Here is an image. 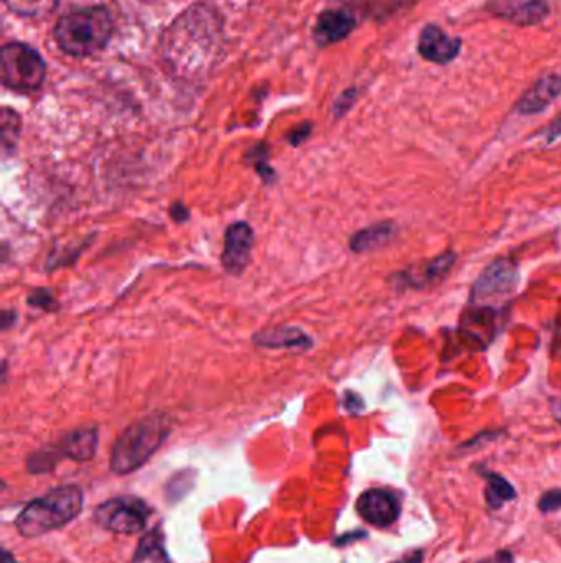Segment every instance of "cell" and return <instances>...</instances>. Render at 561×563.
<instances>
[{"label":"cell","instance_id":"1","mask_svg":"<svg viewBox=\"0 0 561 563\" xmlns=\"http://www.w3.org/2000/svg\"><path fill=\"white\" fill-rule=\"evenodd\" d=\"M84 508V493L76 484H63L28 502L15 519L20 536H44L78 518Z\"/></svg>","mask_w":561,"mask_h":563},{"label":"cell","instance_id":"2","mask_svg":"<svg viewBox=\"0 0 561 563\" xmlns=\"http://www.w3.org/2000/svg\"><path fill=\"white\" fill-rule=\"evenodd\" d=\"M172 433V419L155 412L132 423L119 435L111 449V469L115 475H131L157 453Z\"/></svg>","mask_w":561,"mask_h":563},{"label":"cell","instance_id":"3","mask_svg":"<svg viewBox=\"0 0 561 563\" xmlns=\"http://www.w3.org/2000/svg\"><path fill=\"white\" fill-rule=\"evenodd\" d=\"M113 32L114 22L107 9L86 7L63 15L54 27V38L64 54L89 56L109 44Z\"/></svg>","mask_w":561,"mask_h":563},{"label":"cell","instance_id":"4","mask_svg":"<svg viewBox=\"0 0 561 563\" xmlns=\"http://www.w3.org/2000/svg\"><path fill=\"white\" fill-rule=\"evenodd\" d=\"M520 283L516 261L509 257H499L484 269V272L474 282L471 289V305L491 307V309L506 310L510 300L514 299Z\"/></svg>","mask_w":561,"mask_h":563},{"label":"cell","instance_id":"5","mask_svg":"<svg viewBox=\"0 0 561 563\" xmlns=\"http://www.w3.org/2000/svg\"><path fill=\"white\" fill-rule=\"evenodd\" d=\"M46 66L34 48L24 44H7L0 54V78L5 88L32 93L42 88Z\"/></svg>","mask_w":561,"mask_h":563},{"label":"cell","instance_id":"6","mask_svg":"<svg viewBox=\"0 0 561 563\" xmlns=\"http://www.w3.org/2000/svg\"><path fill=\"white\" fill-rule=\"evenodd\" d=\"M152 508L139 498H114L103 502L94 510L99 528L119 536H133L145 530Z\"/></svg>","mask_w":561,"mask_h":563},{"label":"cell","instance_id":"7","mask_svg":"<svg viewBox=\"0 0 561 563\" xmlns=\"http://www.w3.org/2000/svg\"><path fill=\"white\" fill-rule=\"evenodd\" d=\"M484 9L516 27H536L550 15L548 0H487Z\"/></svg>","mask_w":561,"mask_h":563},{"label":"cell","instance_id":"8","mask_svg":"<svg viewBox=\"0 0 561 563\" xmlns=\"http://www.w3.org/2000/svg\"><path fill=\"white\" fill-rule=\"evenodd\" d=\"M255 232L246 221L232 222L224 234V249L221 264L231 275H241L251 262L254 249Z\"/></svg>","mask_w":561,"mask_h":563},{"label":"cell","instance_id":"9","mask_svg":"<svg viewBox=\"0 0 561 563\" xmlns=\"http://www.w3.org/2000/svg\"><path fill=\"white\" fill-rule=\"evenodd\" d=\"M463 48V40L449 36L443 28L427 24L418 36V54L425 62L433 64H449L455 62Z\"/></svg>","mask_w":561,"mask_h":563},{"label":"cell","instance_id":"10","mask_svg":"<svg viewBox=\"0 0 561 563\" xmlns=\"http://www.w3.org/2000/svg\"><path fill=\"white\" fill-rule=\"evenodd\" d=\"M356 510L362 519L376 528H389L400 516V504L394 494L386 489H369L359 496Z\"/></svg>","mask_w":561,"mask_h":563},{"label":"cell","instance_id":"11","mask_svg":"<svg viewBox=\"0 0 561 563\" xmlns=\"http://www.w3.org/2000/svg\"><path fill=\"white\" fill-rule=\"evenodd\" d=\"M561 96L560 73H546L527 89L516 104V113L522 115L540 114Z\"/></svg>","mask_w":561,"mask_h":563},{"label":"cell","instance_id":"12","mask_svg":"<svg viewBox=\"0 0 561 563\" xmlns=\"http://www.w3.org/2000/svg\"><path fill=\"white\" fill-rule=\"evenodd\" d=\"M457 264V254L448 251L439 254L438 257L431 259L430 262H425L418 265L415 269H408L404 272L397 273L394 277L395 283H399V287L402 289H421L427 287L435 282H441L448 273L451 272V269Z\"/></svg>","mask_w":561,"mask_h":563},{"label":"cell","instance_id":"13","mask_svg":"<svg viewBox=\"0 0 561 563\" xmlns=\"http://www.w3.org/2000/svg\"><path fill=\"white\" fill-rule=\"evenodd\" d=\"M254 344L267 350H311L313 340L299 326H272L255 333Z\"/></svg>","mask_w":561,"mask_h":563},{"label":"cell","instance_id":"14","mask_svg":"<svg viewBox=\"0 0 561 563\" xmlns=\"http://www.w3.org/2000/svg\"><path fill=\"white\" fill-rule=\"evenodd\" d=\"M356 17L346 10H325L316 20L315 40L321 46L338 44L352 34Z\"/></svg>","mask_w":561,"mask_h":563},{"label":"cell","instance_id":"15","mask_svg":"<svg viewBox=\"0 0 561 563\" xmlns=\"http://www.w3.org/2000/svg\"><path fill=\"white\" fill-rule=\"evenodd\" d=\"M99 433L97 427H81L71 430L63 437L56 445L62 451L63 458H70L73 461H91L96 457Z\"/></svg>","mask_w":561,"mask_h":563},{"label":"cell","instance_id":"16","mask_svg":"<svg viewBox=\"0 0 561 563\" xmlns=\"http://www.w3.org/2000/svg\"><path fill=\"white\" fill-rule=\"evenodd\" d=\"M397 236V226L392 221H382L369 228L360 229L349 239V247L356 254H366L370 251H378L387 246Z\"/></svg>","mask_w":561,"mask_h":563},{"label":"cell","instance_id":"17","mask_svg":"<svg viewBox=\"0 0 561 563\" xmlns=\"http://www.w3.org/2000/svg\"><path fill=\"white\" fill-rule=\"evenodd\" d=\"M132 563H172V558L165 548V536L162 528H152L142 537Z\"/></svg>","mask_w":561,"mask_h":563},{"label":"cell","instance_id":"18","mask_svg":"<svg viewBox=\"0 0 561 563\" xmlns=\"http://www.w3.org/2000/svg\"><path fill=\"white\" fill-rule=\"evenodd\" d=\"M486 479H487L486 499L492 509H499L506 502L512 501L517 496L514 486L497 473H487Z\"/></svg>","mask_w":561,"mask_h":563},{"label":"cell","instance_id":"19","mask_svg":"<svg viewBox=\"0 0 561 563\" xmlns=\"http://www.w3.org/2000/svg\"><path fill=\"white\" fill-rule=\"evenodd\" d=\"M20 115L9 107L2 109L0 129H2V150L4 153H14L17 149L18 135H20Z\"/></svg>","mask_w":561,"mask_h":563},{"label":"cell","instance_id":"20","mask_svg":"<svg viewBox=\"0 0 561 563\" xmlns=\"http://www.w3.org/2000/svg\"><path fill=\"white\" fill-rule=\"evenodd\" d=\"M63 459L62 451L58 447H48V449H38L26 458V469L32 475H44L56 468V465Z\"/></svg>","mask_w":561,"mask_h":563},{"label":"cell","instance_id":"21","mask_svg":"<svg viewBox=\"0 0 561 563\" xmlns=\"http://www.w3.org/2000/svg\"><path fill=\"white\" fill-rule=\"evenodd\" d=\"M5 5L18 15L38 17L52 12L60 0H4Z\"/></svg>","mask_w":561,"mask_h":563},{"label":"cell","instance_id":"22","mask_svg":"<svg viewBox=\"0 0 561 563\" xmlns=\"http://www.w3.org/2000/svg\"><path fill=\"white\" fill-rule=\"evenodd\" d=\"M28 305L35 307V309L46 310V311H56L60 309L58 300L54 299L52 291L48 289H35L28 297Z\"/></svg>","mask_w":561,"mask_h":563},{"label":"cell","instance_id":"23","mask_svg":"<svg viewBox=\"0 0 561 563\" xmlns=\"http://www.w3.org/2000/svg\"><path fill=\"white\" fill-rule=\"evenodd\" d=\"M251 160L254 162L255 168H257L259 175L262 176L263 182L265 183H272L273 180H275V170L269 165V152H267V149H263L262 145L259 149V157L257 159L251 157Z\"/></svg>","mask_w":561,"mask_h":563},{"label":"cell","instance_id":"24","mask_svg":"<svg viewBox=\"0 0 561 563\" xmlns=\"http://www.w3.org/2000/svg\"><path fill=\"white\" fill-rule=\"evenodd\" d=\"M538 508L544 512L561 509V489H550V491L542 494V498L538 501Z\"/></svg>","mask_w":561,"mask_h":563},{"label":"cell","instance_id":"25","mask_svg":"<svg viewBox=\"0 0 561 563\" xmlns=\"http://www.w3.org/2000/svg\"><path fill=\"white\" fill-rule=\"evenodd\" d=\"M356 97H358V91L354 88L348 89L346 93H342L340 99L336 101V104H334V114L338 115V117H342V115L346 114L354 106Z\"/></svg>","mask_w":561,"mask_h":563},{"label":"cell","instance_id":"26","mask_svg":"<svg viewBox=\"0 0 561 563\" xmlns=\"http://www.w3.org/2000/svg\"><path fill=\"white\" fill-rule=\"evenodd\" d=\"M344 407H346V410L351 412V414H359L360 410L364 409V402H362V399H360V396H358L356 392L348 390V392L344 394Z\"/></svg>","mask_w":561,"mask_h":563},{"label":"cell","instance_id":"27","mask_svg":"<svg viewBox=\"0 0 561 563\" xmlns=\"http://www.w3.org/2000/svg\"><path fill=\"white\" fill-rule=\"evenodd\" d=\"M170 214H172V220H175L176 222H184V221L190 220V212H188V208L182 202H176L172 204Z\"/></svg>","mask_w":561,"mask_h":563},{"label":"cell","instance_id":"28","mask_svg":"<svg viewBox=\"0 0 561 563\" xmlns=\"http://www.w3.org/2000/svg\"><path fill=\"white\" fill-rule=\"evenodd\" d=\"M310 131H311V127L305 123V125H300L297 131H293V133H290L289 141L293 143V145H299L301 142L307 139L308 135H310Z\"/></svg>","mask_w":561,"mask_h":563},{"label":"cell","instance_id":"29","mask_svg":"<svg viewBox=\"0 0 561 563\" xmlns=\"http://www.w3.org/2000/svg\"><path fill=\"white\" fill-rule=\"evenodd\" d=\"M479 563H514V555L509 550H499L494 557H489Z\"/></svg>","mask_w":561,"mask_h":563},{"label":"cell","instance_id":"30","mask_svg":"<svg viewBox=\"0 0 561 563\" xmlns=\"http://www.w3.org/2000/svg\"><path fill=\"white\" fill-rule=\"evenodd\" d=\"M15 320H17V311L15 310H4L2 311V330L7 331L10 326L15 325Z\"/></svg>","mask_w":561,"mask_h":563},{"label":"cell","instance_id":"31","mask_svg":"<svg viewBox=\"0 0 561 563\" xmlns=\"http://www.w3.org/2000/svg\"><path fill=\"white\" fill-rule=\"evenodd\" d=\"M392 563H423V554H421L420 550H415L412 554L407 555L404 558Z\"/></svg>","mask_w":561,"mask_h":563},{"label":"cell","instance_id":"32","mask_svg":"<svg viewBox=\"0 0 561 563\" xmlns=\"http://www.w3.org/2000/svg\"><path fill=\"white\" fill-rule=\"evenodd\" d=\"M553 417H555L556 422L561 425V399L553 402Z\"/></svg>","mask_w":561,"mask_h":563},{"label":"cell","instance_id":"33","mask_svg":"<svg viewBox=\"0 0 561 563\" xmlns=\"http://www.w3.org/2000/svg\"><path fill=\"white\" fill-rule=\"evenodd\" d=\"M2 563H18L17 560H15V558H14V557H12V555H10L9 550H5V548H4V550H2Z\"/></svg>","mask_w":561,"mask_h":563}]
</instances>
